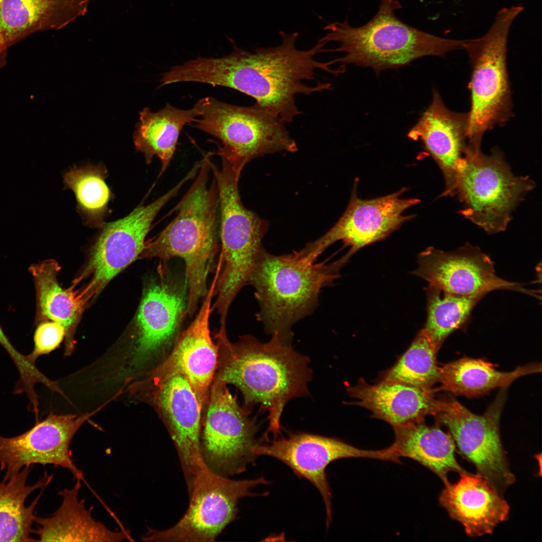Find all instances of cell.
<instances>
[{"mask_svg": "<svg viewBox=\"0 0 542 542\" xmlns=\"http://www.w3.org/2000/svg\"><path fill=\"white\" fill-rule=\"evenodd\" d=\"M281 44L274 47L258 48L253 52L235 48L220 58H202L175 65L172 75L175 82H197L236 90L254 98L255 104L279 117L284 122L293 121L302 113L295 102L298 94L310 95L329 90L328 83L309 86L305 81L315 79L320 69L334 75L343 72L333 70V60L321 62L315 56L328 52L325 43L318 41L312 48L300 50L296 47L298 33H279Z\"/></svg>", "mask_w": 542, "mask_h": 542, "instance_id": "6da1fadb", "label": "cell"}, {"mask_svg": "<svg viewBox=\"0 0 542 542\" xmlns=\"http://www.w3.org/2000/svg\"><path fill=\"white\" fill-rule=\"evenodd\" d=\"M272 336L265 343L250 335L232 343L226 332L217 331L218 361L214 379L233 384L240 391L242 408L248 414L256 404L266 412L267 431L276 438L281 434V419L287 403L295 397L309 395L312 372L308 357L277 334Z\"/></svg>", "mask_w": 542, "mask_h": 542, "instance_id": "7a4b0ae2", "label": "cell"}, {"mask_svg": "<svg viewBox=\"0 0 542 542\" xmlns=\"http://www.w3.org/2000/svg\"><path fill=\"white\" fill-rule=\"evenodd\" d=\"M204 156L195 180L174 208L175 218L160 233L146 241L140 257H157L163 263L179 257L184 261L188 288L187 311L196 313L200 300L208 289L207 280L214 268L219 245L217 211L219 192L214 177L208 185L211 171Z\"/></svg>", "mask_w": 542, "mask_h": 542, "instance_id": "3957f363", "label": "cell"}, {"mask_svg": "<svg viewBox=\"0 0 542 542\" xmlns=\"http://www.w3.org/2000/svg\"><path fill=\"white\" fill-rule=\"evenodd\" d=\"M348 259L312 262L298 251L275 255L263 248L247 284L255 289L256 317L265 332L291 343L293 325L313 312L321 289L333 284Z\"/></svg>", "mask_w": 542, "mask_h": 542, "instance_id": "277c9868", "label": "cell"}, {"mask_svg": "<svg viewBox=\"0 0 542 542\" xmlns=\"http://www.w3.org/2000/svg\"><path fill=\"white\" fill-rule=\"evenodd\" d=\"M401 7L398 0H381L377 13L365 24L353 27L347 19L329 24L324 27L328 33L319 41L339 43L338 47L329 52L344 55L333 60L334 63L370 67L377 74L423 57H443L463 49L467 40L441 37L404 23L395 14Z\"/></svg>", "mask_w": 542, "mask_h": 542, "instance_id": "5b68a950", "label": "cell"}, {"mask_svg": "<svg viewBox=\"0 0 542 542\" xmlns=\"http://www.w3.org/2000/svg\"><path fill=\"white\" fill-rule=\"evenodd\" d=\"M523 9L519 5L501 9L484 34L467 40L463 45L471 66L468 112L470 143L481 145L487 131L505 124L513 115L507 69V43L511 27Z\"/></svg>", "mask_w": 542, "mask_h": 542, "instance_id": "8992f818", "label": "cell"}, {"mask_svg": "<svg viewBox=\"0 0 542 542\" xmlns=\"http://www.w3.org/2000/svg\"><path fill=\"white\" fill-rule=\"evenodd\" d=\"M219 169L210 163L218 187L220 211L221 268L214 291V307L229 310L242 288L247 284L259 253L268 222L246 208L240 198V176L222 159Z\"/></svg>", "mask_w": 542, "mask_h": 542, "instance_id": "52a82bcc", "label": "cell"}, {"mask_svg": "<svg viewBox=\"0 0 542 542\" xmlns=\"http://www.w3.org/2000/svg\"><path fill=\"white\" fill-rule=\"evenodd\" d=\"M480 147L469 144L454 196L463 204L459 213L494 234L506 229L514 209L535 184L529 177L515 176L499 149L486 155Z\"/></svg>", "mask_w": 542, "mask_h": 542, "instance_id": "ba28073f", "label": "cell"}, {"mask_svg": "<svg viewBox=\"0 0 542 542\" xmlns=\"http://www.w3.org/2000/svg\"><path fill=\"white\" fill-rule=\"evenodd\" d=\"M195 104L200 115L192 126L220 141L214 154L226 160L239 176L252 159L298 150L285 123L255 103L241 106L207 97Z\"/></svg>", "mask_w": 542, "mask_h": 542, "instance_id": "9c48e42d", "label": "cell"}, {"mask_svg": "<svg viewBox=\"0 0 542 542\" xmlns=\"http://www.w3.org/2000/svg\"><path fill=\"white\" fill-rule=\"evenodd\" d=\"M224 382L213 379L202 417L200 448L203 462L212 472L228 477L253 465L254 449L260 443L259 426L249 418Z\"/></svg>", "mask_w": 542, "mask_h": 542, "instance_id": "30bf717a", "label": "cell"}, {"mask_svg": "<svg viewBox=\"0 0 542 542\" xmlns=\"http://www.w3.org/2000/svg\"><path fill=\"white\" fill-rule=\"evenodd\" d=\"M263 477L233 480L206 467L196 476L189 492L187 511L174 526L164 530L148 528L145 541H213L237 518L241 498L257 495L251 490L268 484Z\"/></svg>", "mask_w": 542, "mask_h": 542, "instance_id": "8fae6325", "label": "cell"}, {"mask_svg": "<svg viewBox=\"0 0 542 542\" xmlns=\"http://www.w3.org/2000/svg\"><path fill=\"white\" fill-rule=\"evenodd\" d=\"M501 391L482 415H476L455 400H438L434 415L449 430L460 453L477 473L503 495L515 481L500 437L499 420L505 400Z\"/></svg>", "mask_w": 542, "mask_h": 542, "instance_id": "7c38bea8", "label": "cell"}, {"mask_svg": "<svg viewBox=\"0 0 542 542\" xmlns=\"http://www.w3.org/2000/svg\"><path fill=\"white\" fill-rule=\"evenodd\" d=\"M165 265H159V278L144 289L134 321L135 338L130 366L149 364L155 367L169 355L187 317V284L169 278Z\"/></svg>", "mask_w": 542, "mask_h": 542, "instance_id": "4fadbf2b", "label": "cell"}, {"mask_svg": "<svg viewBox=\"0 0 542 542\" xmlns=\"http://www.w3.org/2000/svg\"><path fill=\"white\" fill-rule=\"evenodd\" d=\"M189 179L188 176H185L173 188L154 201L147 205H140L126 216L103 225L92 248L86 267L75 281L76 283L88 277L90 278V283L82 292L87 301L140 257L156 216Z\"/></svg>", "mask_w": 542, "mask_h": 542, "instance_id": "5bb4252c", "label": "cell"}, {"mask_svg": "<svg viewBox=\"0 0 542 542\" xmlns=\"http://www.w3.org/2000/svg\"><path fill=\"white\" fill-rule=\"evenodd\" d=\"M357 185L356 179L348 205L338 221L323 235L301 249L304 255L317 260L328 247L342 241L350 247L348 253L351 255L359 249L385 238L415 217L414 215L403 214L421 201L416 198H401L406 188L386 196L362 199L358 196Z\"/></svg>", "mask_w": 542, "mask_h": 542, "instance_id": "9a60e30c", "label": "cell"}, {"mask_svg": "<svg viewBox=\"0 0 542 542\" xmlns=\"http://www.w3.org/2000/svg\"><path fill=\"white\" fill-rule=\"evenodd\" d=\"M133 393L148 401L165 425L176 448L188 492L193 481L207 466L200 448L202 411L187 378L172 375L152 385L135 386Z\"/></svg>", "mask_w": 542, "mask_h": 542, "instance_id": "2e32d148", "label": "cell"}, {"mask_svg": "<svg viewBox=\"0 0 542 542\" xmlns=\"http://www.w3.org/2000/svg\"><path fill=\"white\" fill-rule=\"evenodd\" d=\"M256 456H267L288 466L299 477L311 482L322 495L326 512V525L331 522V492L326 469L331 462L351 458H369L398 462L391 448L364 450L338 439L306 433L289 434L268 444H259L253 450Z\"/></svg>", "mask_w": 542, "mask_h": 542, "instance_id": "e0dca14e", "label": "cell"}, {"mask_svg": "<svg viewBox=\"0 0 542 542\" xmlns=\"http://www.w3.org/2000/svg\"><path fill=\"white\" fill-rule=\"evenodd\" d=\"M217 278L218 275L215 274L195 318L181 333L169 355L134 384L137 386L156 385L172 375L182 374L189 380L202 413L217 367V347L212 339L210 330L212 301Z\"/></svg>", "mask_w": 542, "mask_h": 542, "instance_id": "ac0fdd59", "label": "cell"}, {"mask_svg": "<svg viewBox=\"0 0 542 542\" xmlns=\"http://www.w3.org/2000/svg\"><path fill=\"white\" fill-rule=\"evenodd\" d=\"M418 264L415 275L448 293L486 295L495 290H507L539 298L537 291L498 277L489 256L469 243L450 252L429 247L419 255Z\"/></svg>", "mask_w": 542, "mask_h": 542, "instance_id": "d6986e66", "label": "cell"}, {"mask_svg": "<svg viewBox=\"0 0 542 542\" xmlns=\"http://www.w3.org/2000/svg\"><path fill=\"white\" fill-rule=\"evenodd\" d=\"M99 409L81 416L50 414L18 436L0 435V469L6 471L3 480L7 481L23 468L35 464L60 466L76 479L83 480L82 472L71 457L70 444L81 425Z\"/></svg>", "mask_w": 542, "mask_h": 542, "instance_id": "ffe728a7", "label": "cell"}, {"mask_svg": "<svg viewBox=\"0 0 542 542\" xmlns=\"http://www.w3.org/2000/svg\"><path fill=\"white\" fill-rule=\"evenodd\" d=\"M468 113L450 110L437 89L432 102L408 137L420 140L437 163L444 177L441 196L453 197L459 169L469 145Z\"/></svg>", "mask_w": 542, "mask_h": 542, "instance_id": "44dd1931", "label": "cell"}, {"mask_svg": "<svg viewBox=\"0 0 542 542\" xmlns=\"http://www.w3.org/2000/svg\"><path fill=\"white\" fill-rule=\"evenodd\" d=\"M458 482L444 484L439 501L451 518L464 527L466 533L479 537L493 533L506 521L510 507L503 495L480 474H460Z\"/></svg>", "mask_w": 542, "mask_h": 542, "instance_id": "7402d4cb", "label": "cell"}, {"mask_svg": "<svg viewBox=\"0 0 542 542\" xmlns=\"http://www.w3.org/2000/svg\"><path fill=\"white\" fill-rule=\"evenodd\" d=\"M89 0H2L0 50L32 34L63 28L87 11Z\"/></svg>", "mask_w": 542, "mask_h": 542, "instance_id": "603a6c76", "label": "cell"}, {"mask_svg": "<svg viewBox=\"0 0 542 542\" xmlns=\"http://www.w3.org/2000/svg\"><path fill=\"white\" fill-rule=\"evenodd\" d=\"M347 391L355 399L354 404L369 410L373 418L392 427L422 421L429 415L434 416L438 402L434 397L435 389L432 388L383 380L371 385L361 378Z\"/></svg>", "mask_w": 542, "mask_h": 542, "instance_id": "cb8c5ba5", "label": "cell"}, {"mask_svg": "<svg viewBox=\"0 0 542 542\" xmlns=\"http://www.w3.org/2000/svg\"><path fill=\"white\" fill-rule=\"evenodd\" d=\"M71 489H64L58 493L62 503L54 513L48 517L36 516L38 527L34 533L41 541H121L132 540L127 531H113L91 514L78 493L81 480L76 479Z\"/></svg>", "mask_w": 542, "mask_h": 542, "instance_id": "d4e9b609", "label": "cell"}, {"mask_svg": "<svg viewBox=\"0 0 542 542\" xmlns=\"http://www.w3.org/2000/svg\"><path fill=\"white\" fill-rule=\"evenodd\" d=\"M395 439L390 446L398 458L412 459L436 474L444 484L448 474L466 472L457 462L456 445L449 433L438 426H429L424 421L393 426Z\"/></svg>", "mask_w": 542, "mask_h": 542, "instance_id": "484cf974", "label": "cell"}, {"mask_svg": "<svg viewBox=\"0 0 542 542\" xmlns=\"http://www.w3.org/2000/svg\"><path fill=\"white\" fill-rule=\"evenodd\" d=\"M60 269L54 259L31 265L29 270L35 284L37 321L49 320L63 325L66 330V353H71L74 332L86 302L81 293L65 289L59 284Z\"/></svg>", "mask_w": 542, "mask_h": 542, "instance_id": "4316f807", "label": "cell"}, {"mask_svg": "<svg viewBox=\"0 0 542 542\" xmlns=\"http://www.w3.org/2000/svg\"><path fill=\"white\" fill-rule=\"evenodd\" d=\"M32 466L23 468L9 480L0 481V541H33L35 509L52 475L46 472L32 485L27 480Z\"/></svg>", "mask_w": 542, "mask_h": 542, "instance_id": "83f0119b", "label": "cell"}, {"mask_svg": "<svg viewBox=\"0 0 542 542\" xmlns=\"http://www.w3.org/2000/svg\"><path fill=\"white\" fill-rule=\"evenodd\" d=\"M200 115L195 104L190 109H181L170 104L157 112L145 108L140 113V121L133 133L136 150L143 153L150 164L154 157L161 162L159 177L168 168L176 149L178 138L183 127L193 122Z\"/></svg>", "mask_w": 542, "mask_h": 542, "instance_id": "f1b7e54d", "label": "cell"}, {"mask_svg": "<svg viewBox=\"0 0 542 542\" xmlns=\"http://www.w3.org/2000/svg\"><path fill=\"white\" fill-rule=\"evenodd\" d=\"M541 370L540 364L532 363L510 372H500L482 359L463 358L439 366L441 386L437 389L474 396L497 387L506 388L516 379Z\"/></svg>", "mask_w": 542, "mask_h": 542, "instance_id": "f546056e", "label": "cell"}, {"mask_svg": "<svg viewBox=\"0 0 542 542\" xmlns=\"http://www.w3.org/2000/svg\"><path fill=\"white\" fill-rule=\"evenodd\" d=\"M426 292L427 319L423 330L438 352L450 334L467 325L473 309L485 295H454L430 285Z\"/></svg>", "mask_w": 542, "mask_h": 542, "instance_id": "4dcf8cb0", "label": "cell"}, {"mask_svg": "<svg viewBox=\"0 0 542 542\" xmlns=\"http://www.w3.org/2000/svg\"><path fill=\"white\" fill-rule=\"evenodd\" d=\"M100 166L74 167L64 176V182L74 192L78 209L88 225L102 227L111 193Z\"/></svg>", "mask_w": 542, "mask_h": 542, "instance_id": "1f68e13d", "label": "cell"}, {"mask_svg": "<svg viewBox=\"0 0 542 542\" xmlns=\"http://www.w3.org/2000/svg\"><path fill=\"white\" fill-rule=\"evenodd\" d=\"M437 352L421 330L397 362L383 374L382 380L431 388L440 379Z\"/></svg>", "mask_w": 542, "mask_h": 542, "instance_id": "d6a6232c", "label": "cell"}, {"mask_svg": "<svg viewBox=\"0 0 542 542\" xmlns=\"http://www.w3.org/2000/svg\"><path fill=\"white\" fill-rule=\"evenodd\" d=\"M66 335L61 324L53 321H44L37 327L34 336V346L28 355L35 362L40 356L48 354L57 348Z\"/></svg>", "mask_w": 542, "mask_h": 542, "instance_id": "836d02e7", "label": "cell"}, {"mask_svg": "<svg viewBox=\"0 0 542 542\" xmlns=\"http://www.w3.org/2000/svg\"><path fill=\"white\" fill-rule=\"evenodd\" d=\"M9 339L6 336L4 332H3L2 328L0 326V344H2L6 342Z\"/></svg>", "mask_w": 542, "mask_h": 542, "instance_id": "e575fe53", "label": "cell"}, {"mask_svg": "<svg viewBox=\"0 0 542 542\" xmlns=\"http://www.w3.org/2000/svg\"><path fill=\"white\" fill-rule=\"evenodd\" d=\"M1 1H2V0H0V3H1Z\"/></svg>", "mask_w": 542, "mask_h": 542, "instance_id": "d590c367", "label": "cell"}]
</instances>
